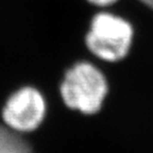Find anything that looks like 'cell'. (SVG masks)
Instances as JSON below:
<instances>
[{
	"label": "cell",
	"mask_w": 153,
	"mask_h": 153,
	"mask_svg": "<svg viewBox=\"0 0 153 153\" xmlns=\"http://www.w3.org/2000/svg\"><path fill=\"white\" fill-rule=\"evenodd\" d=\"M108 93L104 76L89 63H78L66 72L61 94L67 106L84 114H95Z\"/></svg>",
	"instance_id": "6da1fadb"
},
{
	"label": "cell",
	"mask_w": 153,
	"mask_h": 153,
	"mask_svg": "<svg viewBox=\"0 0 153 153\" xmlns=\"http://www.w3.org/2000/svg\"><path fill=\"white\" fill-rule=\"evenodd\" d=\"M140 1L143 3H145L146 5H148L149 7L153 9V0H140Z\"/></svg>",
	"instance_id": "8992f818"
},
{
	"label": "cell",
	"mask_w": 153,
	"mask_h": 153,
	"mask_svg": "<svg viewBox=\"0 0 153 153\" xmlns=\"http://www.w3.org/2000/svg\"><path fill=\"white\" fill-rule=\"evenodd\" d=\"M89 2L94 3L96 5H100V7H104V5H110L114 3L117 0H88Z\"/></svg>",
	"instance_id": "5b68a950"
},
{
	"label": "cell",
	"mask_w": 153,
	"mask_h": 153,
	"mask_svg": "<svg viewBox=\"0 0 153 153\" xmlns=\"http://www.w3.org/2000/svg\"><path fill=\"white\" fill-rule=\"evenodd\" d=\"M45 100L39 91L24 87L7 100L2 117L7 127L16 132H31L42 123L45 116Z\"/></svg>",
	"instance_id": "3957f363"
},
{
	"label": "cell",
	"mask_w": 153,
	"mask_h": 153,
	"mask_svg": "<svg viewBox=\"0 0 153 153\" xmlns=\"http://www.w3.org/2000/svg\"><path fill=\"white\" fill-rule=\"evenodd\" d=\"M133 29L124 19L110 13H99L93 18L86 35V45L98 57L116 62L128 54Z\"/></svg>",
	"instance_id": "7a4b0ae2"
},
{
	"label": "cell",
	"mask_w": 153,
	"mask_h": 153,
	"mask_svg": "<svg viewBox=\"0 0 153 153\" xmlns=\"http://www.w3.org/2000/svg\"><path fill=\"white\" fill-rule=\"evenodd\" d=\"M0 153H31V150L16 131L0 127Z\"/></svg>",
	"instance_id": "277c9868"
}]
</instances>
